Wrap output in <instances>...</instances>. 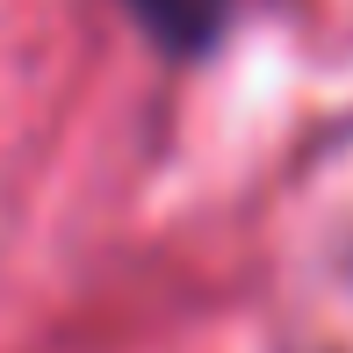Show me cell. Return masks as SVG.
Wrapping results in <instances>:
<instances>
[{
  "instance_id": "6da1fadb",
  "label": "cell",
  "mask_w": 353,
  "mask_h": 353,
  "mask_svg": "<svg viewBox=\"0 0 353 353\" xmlns=\"http://www.w3.org/2000/svg\"><path fill=\"white\" fill-rule=\"evenodd\" d=\"M123 8H130V22L173 58H202L223 37V22H231V0H123Z\"/></svg>"
}]
</instances>
